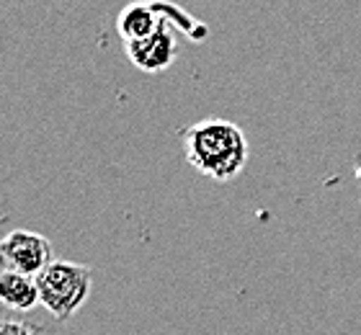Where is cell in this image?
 <instances>
[{
	"mask_svg": "<svg viewBox=\"0 0 361 335\" xmlns=\"http://www.w3.org/2000/svg\"><path fill=\"white\" fill-rule=\"evenodd\" d=\"M166 23H173V29L188 31V34L194 29L191 16L166 0H137V3L124 6L116 18V29L124 42H137V39L155 34Z\"/></svg>",
	"mask_w": 361,
	"mask_h": 335,
	"instance_id": "cell-3",
	"label": "cell"
},
{
	"mask_svg": "<svg viewBox=\"0 0 361 335\" xmlns=\"http://www.w3.org/2000/svg\"><path fill=\"white\" fill-rule=\"evenodd\" d=\"M124 52H127L129 62L142 70V73H163L176 62L178 54V44H176V29L173 23L160 26L155 34L137 42H124Z\"/></svg>",
	"mask_w": 361,
	"mask_h": 335,
	"instance_id": "cell-5",
	"label": "cell"
},
{
	"mask_svg": "<svg viewBox=\"0 0 361 335\" xmlns=\"http://www.w3.org/2000/svg\"><path fill=\"white\" fill-rule=\"evenodd\" d=\"M186 160L207 178L227 183L238 178L248 163V137L227 119H204L183 134Z\"/></svg>",
	"mask_w": 361,
	"mask_h": 335,
	"instance_id": "cell-1",
	"label": "cell"
},
{
	"mask_svg": "<svg viewBox=\"0 0 361 335\" xmlns=\"http://www.w3.org/2000/svg\"><path fill=\"white\" fill-rule=\"evenodd\" d=\"M39 305L54 320H70L90 294V268L73 261H52L37 276Z\"/></svg>",
	"mask_w": 361,
	"mask_h": 335,
	"instance_id": "cell-2",
	"label": "cell"
},
{
	"mask_svg": "<svg viewBox=\"0 0 361 335\" xmlns=\"http://www.w3.org/2000/svg\"><path fill=\"white\" fill-rule=\"evenodd\" d=\"M0 305L8 310H34L39 305V286L34 276L18 274V271H6L0 274Z\"/></svg>",
	"mask_w": 361,
	"mask_h": 335,
	"instance_id": "cell-6",
	"label": "cell"
},
{
	"mask_svg": "<svg viewBox=\"0 0 361 335\" xmlns=\"http://www.w3.org/2000/svg\"><path fill=\"white\" fill-rule=\"evenodd\" d=\"M0 335H31V330L16 320H3L0 322Z\"/></svg>",
	"mask_w": 361,
	"mask_h": 335,
	"instance_id": "cell-7",
	"label": "cell"
},
{
	"mask_svg": "<svg viewBox=\"0 0 361 335\" xmlns=\"http://www.w3.org/2000/svg\"><path fill=\"white\" fill-rule=\"evenodd\" d=\"M0 255H3L8 271H18V274L34 276V279L54 261L49 240L31 230L8 232L6 238L0 240Z\"/></svg>",
	"mask_w": 361,
	"mask_h": 335,
	"instance_id": "cell-4",
	"label": "cell"
}]
</instances>
